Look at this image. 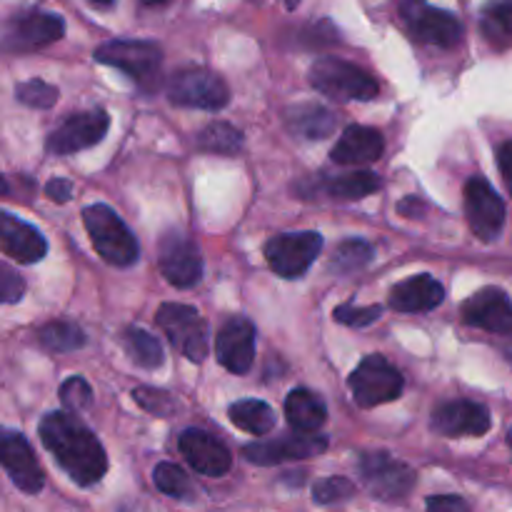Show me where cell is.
Here are the masks:
<instances>
[{"label": "cell", "mask_w": 512, "mask_h": 512, "mask_svg": "<svg viewBox=\"0 0 512 512\" xmlns=\"http://www.w3.org/2000/svg\"><path fill=\"white\" fill-rule=\"evenodd\" d=\"M40 440L60 468L78 485L88 488L108 473V455L93 430L73 413H48L40 420Z\"/></svg>", "instance_id": "1"}, {"label": "cell", "mask_w": 512, "mask_h": 512, "mask_svg": "<svg viewBox=\"0 0 512 512\" xmlns=\"http://www.w3.org/2000/svg\"><path fill=\"white\" fill-rule=\"evenodd\" d=\"M83 223L105 263L115 265V268H130L133 263H138V240L113 208L103 203L88 205L83 210Z\"/></svg>", "instance_id": "2"}, {"label": "cell", "mask_w": 512, "mask_h": 512, "mask_svg": "<svg viewBox=\"0 0 512 512\" xmlns=\"http://www.w3.org/2000/svg\"><path fill=\"white\" fill-rule=\"evenodd\" d=\"M93 55L98 63L123 70L143 90L158 85L163 50L150 40H108V43L98 45Z\"/></svg>", "instance_id": "3"}, {"label": "cell", "mask_w": 512, "mask_h": 512, "mask_svg": "<svg viewBox=\"0 0 512 512\" xmlns=\"http://www.w3.org/2000/svg\"><path fill=\"white\" fill-rule=\"evenodd\" d=\"M310 83L333 100H373L380 93L378 80L358 65L340 58H318L310 68Z\"/></svg>", "instance_id": "4"}, {"label": "cell", "mask_w": 512, "mask_h": 512, "mask_svg": "<svg viewBox=\"0 0 512 512\" xmlns=\"http://www.w3.org/2000/svg\"><path fill=\"white\" fill-rule=\"evenodd\" d=\"M160 330L168 335L170 345L178 353H183L190 363H203L210 353V333L208 323L200 318V313L190 305L165 303L155 313Z\"/></svg>", "instance_id": "5"}, {"label": "cell", "mask_w": 512, "mask_h": 512, "mask_svg": "<svg viewBox=\"0 0 512 512\" xmlns=\"http://www.w3.org/2000/svg\"><path fill=\"white\" fill-rule=\"evenodd\" d=\"M65 23L60 15L43 10H25L0 25V50L3 53H33L63 38Z\"/></svg>", "instance_id": "6"}, {"label": "cell", "mask_w": 512, "mask_h": 512, "mask_svg": "<svg viewBox=\"0 0 512 512\" xmlns=\"http://www.w3.org/2000/svg\"><path fill=\"white\" fill-rule=\"evenodd\" d=\"M168 98L180 108L220 110L228 105V83L208 68H180L168 80Z\"/></svg>", "instance_id": "7"}, {"label": "cell", "mask_w": 512, "mask_h": 512, "mask_svg": "<svg viewBox=\"0 0 512 512\" xmlns=\"http://www.w3.org/2000/svg\"><path fill=\"white\" fill-rule=\"evenodd\" d=\"M405 380L395 365H390L383 355H368L360 360L358 368L350 375V390L360 408L393 403L403 395Z\"/></svg>", "instance_id": "8"}, {"label": "cell", "mask_w": 512, "mask_h": 512, "mask_svg": "<svg viewBox=\"0 0 512 512\" xmlns=\"http://www.w3.org/2000/svg\"><path fill=\"white\" fill-rule=\"evenodd\" d=\"M400 15L413 38L425 45L455 48L463 40V23L448 10L433 8L428 0H403Z\"/></svg>", "instance_id": "9"}, {"label": "cell", "mask_w": 512, "mask_h": 512, "mask_svg": "<svg viewBox=\"0 0 512 512\" xmlns=\"http://www.w3.org/2000/svg\"><path fill=\"white\" fill-rule=\"evenodd\" d=\"M323 250V235L315 230L305 233H283L278 238L268 240L265 245V260L280 278H303L310 265Z\"/></svg>", "instance_id": "10"}, {"label": "cell", "mask_w": 512, "mask_h": 512, "mask_svg": "<svg viewBox=\"0 0 512 512\" xmlns=\"http://www.w3.org/2000/svg\"><path fill=\"white\" fill-rule=\"evenodd\" d=\"M465 215H468L470 230L485 243L498 240L505 228V203L493 185L485 178L475 175L465 183Z\"/></svg>", "instance_id": "11"}, {"label": "cell", "mask_w": 512, "mask_h": 512, "mask_svg": "<svg viewBox=\"0 0 512 512\" xmlns=\"http://www.w3.org/2000/svg\"><path fill=\"white\" fill-rule=\"evenodd\" d=\"M110 128V115L103 108L83 110V113H73L65 118L53 133L48 135V153L53 155H70L78 150L93 148L105 138Z\"/></svg>", "instance_id": "12"}, {"label": "cell", "mask_w": 512, "mask_h": 512, "mask_svg": "<svg viewBox=\"0 0 512 512\" xmlns=\"http://www.w3.org/2000/svg\"><path fill=\"white\" fill-rule=\"evenodd\" d=\"M158 268L163 278L175 288H193L203 275V258H200L198 245L188 235L170 230L160 240Z\"/></svg>", "instance_id": "13"}, {"label": "cell", "mask_w": 512, "mask_h": 512, "mask_svg": "<svg viewBox=\"0 0 512 512\" xmlns=\"http://www.w3.org/2000/svg\"><path fill=\"white\" fill-rule=\"evenodd\" d=\"M360 478L380 500H403L415 485L413 468L388 453H365L360 458Z\"/></svg>", "instance_id": "14"}, {"label": "cell", "mask_w": 512, "mask_h": 512, "mask_svg": "<svg viewBox=\"0 0 512 512\" xmlns=\"http://www.w3.org/2000/svg\"><path fill=\"white\" fill-rule=\"evenodd\" d=\"M0 465L10 475L15 488H20L23 493L35 495L43 490L45 475L40 470L38 458L25 435H20L18 430L0 428Z\"/></svg>", "instance_id": "15"}, {"label": "cell", "mask_w": 512, "mask_h": 512, "mask_svg": "<svg viewBox=\"0 0 512 512\" xmlns=\"http://www.w3.org/2000/svg\"><path fill=\"white\" fill-rule=\"evenodd\" d=\"M325 448H328V438L295 430V435H283V438L265 440V443L245 445L243 458L255 465H278L288 463V460L315 458V455L325 453Z\"/></svg>", "instance_id": "16"}, {"label": "cell", "mask_w": 512, "mask_h": 512, "mask_svg": "<svg viewBox=\"0 0 512 512\" xmlns=\"http://www.w3.org/2000/svg\"><path fill=\"white\" fill-rule=\"evenodd\" d=\"M215 355L230 373H248L255 360V325L243 315L230 318L215 335Z\"/></svg>", "instance_id": "17"}, {"label": "cell", "mask_w": 512, "mask_h": 512, "mask_svg": "<svg viewBox=\"0 0 512 512\" xmlns=\"http://www.w3.org/2000/svg\"><path fill=\"white\" fill-rule=\"evenodd\" d=\"M463 320L495 335H512V300L505 290L483 288L463 303Z\"/></svg>", "instance_id": "18"}, {"label": "cell", "mask_w": 512, "mask_h": 512, "mask_svg": "<svg viewBox=\"0 0 512 512\" xmlns=\"http://www.w3.org/2000/svg\"><path fill=\"white\" fill-rule=\"evenodd\" d=\"M178 448L183 453V458L188 460L190 468L200 475H208V478H220L233 465L230 450L218 438L205 433V430H185L178 440Z\"/></svg>", "instance_id": "19"}, {"label": "cell", "mask_w": 512, "mask_h": 512, "mask_svg": "<svg viewBox=\"0 0 512 512\" xmlns=\"http://www.w3.org/2000/svg\"><path fill=\"white\" fill-rule=\"evenodd\" d=\"M493 425L490 413L485 405L473 403V400H453L433 413V430L445 435V438H465V435H485Z\"/></svg>", "instance_id": "20"}, {"label": "cell", "mask_w": 512, "mask_h": 512, "mask_svg": "<svg viewBox=\"0 0 512 512\" xmlns=\"http://www.w3.org/2000/svg\"><path fill=\"white\" fill-rule=\"evenodd\" d=\"M0 250H3L8 258H13L15 263L33 265L45 258L48 243H45L40 230H35L33 225H28L25 220L0 210Z\"/></svg>", "instance_id": "21"}, {"label": "cell", "mask_w": 512, "mask_h": 512, "mask_svg": "<svg viewBox=\"0 0 512 512\" xmlns=\"http://www.w3.org/2000/svg\"><path fill=\"white\" fill-rule=\"evenodd\" d=\"M445 298V288L433 275H413L390 290V308L398 313H430Z\"/></svg>", "instance_id": "22"}, {"label": "cell", "mask_w": 512, "mask_h": 512, "mask_svg": "<svg viewBox=\"0 0 512 512\" xmlns=\"http://www.w3.org/2000/svg\"><path fill=\"white\" fill-rule=\"evenodd\" d=\"M383 150L385 140L380 130L368 128V125H350L335 143L330 158L338 165H368L375 163L383 155Z\"/></svg>", "instance_id": "23"}, {"label": "cell", "mask_w": 512, "mask_h": 512, "mask_svg": "<svg viewBox=\"0 0 512 512\" xmlns=\"http://www.w3.org/2000/svg\"><path fill=\"white\" fill-rule=\"evenodd\" d=\"M285 418L298 433H318L328 420V408L313 390H290L285 398Z\"/></svg>", "instance_id": "24"}, {"label": "cell", "mask_w": 512, "mask_h": 512, "mask_svg": "<svg viewBox=\"0 0 512 512\" xmlns=\"http://www.w3.org/2000/svg\"><path fill=\"white\" fill-rule=\"evenodd\" d=\"M285 125L293 135L305 140H323L333 135L335 115L315 103H300L285 110Z\"/></svg>", "instance_id": "25"}, {"label": "cell", "mask_w": 512, "mask_h": 512, "mask_svg": "<svg viewBox=\"0 0 512 512\" xmlns=\"http://www.w3.org/2000/svg\"><path fill=\"white\" fill-rule=\"evenodd\" d=\"M233 425L250 435H268L275 428V413L263 400H238L228 410Z\"/></svg>", "instance_id": "26"}, {"label": "cell", "mask_w": 512, "mask_h": 512, "mask_svg": "<svg viewBox=\"0 0 512 512\" xmlns=\"http://www.w3.org/2000/svg\"><path fill=\"white\" fill-rule=\"evenodd\" d=\"M380 178L370 170H355V173H345L338 175V178H330L325 183V190L328 195L340 200H360V198H368L373 195L375 190H380Z\"/></svg>", "instance_id": "27"}, {"label": "cell", "mask_w": 512, "mask_h": 512, "mask_svg": "<svg viewBox=\"0 0 512 512\" xmlns=\"http://www.w3.org/2000/svg\"><path fill=\"white\" fill-rule=\"evenodd\" d=\"M123 345L130 358H133V363H138L140 368L155 370L163 365V345L148 330L128 328L123 335Z\"/></svg>", "instance_id": "28"}, {"label": "cell", "mask_w": 512, "mask_h": 512, "mask_svg": "<svg viewBox=\"0 0 512 512\" xmlns=\"http://www.w3.org/2000/svg\"><path fill=\"white\" fill-rule=\"evenodd\" d=\"M38 340L50 353H73L85 345V333L80 330V325L53 320L38 330Z\"/></svg>", "instance_id": "29"}, {"label": "cell", "mask_w": 512, "mask_h": 512, "mask_svg": "<svg viewBox=\"0 0 512 512\" xmlns=\"http://www.w3.org/2000/svg\"><path fill=\"white\" fill-rule=\"evenodd\" d=\"M483 33L490 43L508 45L512 40V0H490L483 8Z\"/></svg>", "instance_id": "30"}, {"label": "cell", "mask_w": 512, "mask_h": 512, "mask_svg": "<svg viewBox=\"0 0 512 512\" xmlns=\"http://www.w3.org/2000/svg\"><path fill=\"white\" fill-rule=\"evenodd\" d=\"M243 133L230 123H210L203 133L198 135V145L208 153L235 155L243 150Z\"/></svg>", "instance_id": "31"}, {"label": "cell", "mask_w": 512, "mask_h": 512, "mask_svg": "<svg viewBox=\"0 0 512 512\" xmlns=\"http://www.w3.org/2000/svg\"><path fill=\"white\" fill-rule=\"evenodd\" d=\"M373 260V248L365 240H345L335 250V258L330 260V268L340 275H350L363 270Z\"/></svg>", "instance_id": "32"}, {"label": "cell", "mask_w": 512, "mask_h": 512, "mask_svg": "<svg viewBox=\"0 0 512 512\" xmlns=\"http://www.w3.org/2000/svg\"><path fill=\"white\" fill-rule=\"evenodd\" d=\"M155 485H158L160 493L170 495V498H190L193 495V485H190V478L185 475V470L180 465L173 463H160L153 473Z\"/></svg>", "instance_id": "33"}, {"label": "cell", "mask_w": 512, "mask_h": 512, "mask_svg": "<svg viewBox=\"0 0 512 512\" xmlns=\"http://www.w3.org/2000/svg\"><path fill=\"white\" fill-rule=\"evenodd\" d=\"M15 98H18L23 105H28V108L45 110V108H53L55 100H58V88L45 83V80L33 78L15 85Z\"/></svg>", "instance_id": "34"}, {"label": "cell", "mask_w": 512, "mask_h": 512, "mask_svg": "<svg viewBox=\"0 0 512 512\" xmlns=\"http://www.w3.org/2000/svg\"><path fill=\"white\" fill-rule=\"evenodd\" d=\"M355 485L348 478H323L315 483L313 488V500L320 505H333L340 500L353 498Z\"/></svg>", "instance_id": "35"}, {"label": "cell", "mask_w": 512, "mask_h": 512, "mask_svg": "<svg viewBox=\"0 0 512 512\" xmlns=\"http://www.w3.org/2000/svg\"><path fill=\"white\" fill-rule=\"evenodd\" d=\"M60 400H63V405L68 410L80 413V410H85L90 403H93V390H90L88 380L73 375V378H68L63 385H60Z\"/></svg>", "instance_id": "36"}, {"label": "cell", "mask_w": 512, "mask_h": 512, "mask_svg": "<svg viewBox=\"0 0 512 512\" xmlns=\"http://www.w3.org/2000/svg\"><path fill=\"white\" fill-rule=\"evenodd\" d=\"M133 398L140 408L148 410V413H153V415H168V413H173V408H175L173 395L165 393V390L135 388Z\"/></svg>", "instance_id": "37"}, {"label": "cell", "mask_w": 512, "mask_h": 512, "mask_svg": "<svg viewBox=\"0 0 512 512\" xmlns=\"http://www.w3.org/2000/svg\"><path fill=\"white\" fill-rule=\"evenodd\" d=\"M380 313H383V308H380V305H368V308L340 305V308H335L333 318L338 320V323L350 325V328H365V325L375 323V320L380 318Z\"/></svg>", "instance_id": "38"}, {"label": "cell", "mask_w": 512, "mask_h": 512, "mask_svg": "<svg viewBox=\"0 0 512 512\" xmlns=\"http://www.w3.org/2000/svg\"><path fill=\"white\" fill-rule=\"evenodd\" d=\"M25 295V280L10 265L0 263V303H18Z\"/></svg>", "instance_id": "39"}, {"label": "cell", "mask_w": 512, "mask_h": 512, "mask_svg": "<svg viewBox=\"0 0 512 512\" xmlns=\"http://www.w3.org/2000/svg\"><path fill=\"white\" fill-rule=\"evenodd\" d=\"M428 512H470V505L458 495H435L428 498Z\"/></svg>", "instance_id": "40"}, {"label": "cell", "mask_w": 512, "mask_h": 512, "mask_svg": "<svg viewBox=\"0 0 512 512\" xmlns=\"http://www.w3.org/2000/svg\"><path fill=\"white\" fill-rule=\"evenodd\" d=\"M45 195H48L50 200H55V203H68L70 195H73V183L65 178L50 180V183L45 185Z\"/></svg>", "instance_id": "41"}, {"label": "cell", "mask_w": 512, "mask_h": 512, "mask_svg": "<svg viewBox=\"0 0 512 512\" xmlns=\"http://www.w3.org/2000/svg\"><path fill=\"white\" fill-rule=\"evenodd\" d=\"M498 168L505 180V188H508V193L512 195V140L498 148Z\"/></svg>", "instance_id": "42"}, {"label": "cell", "mask_w": 512, "mask_h": 512, "mask_svg": "<svg viewBox=\"0 0 512 512\" xmlns=\"http://www.w3.org/2000/svg\"><path fill=\"white\" fill-rule=\"evenodd\" d=\"M10 193V185L8 180H5V175H0V198H5V195Z\"/></svg>", "instance_id": "43"}, {"label": "cell", "mask_w": 512, "mask_h": 512, "mask_svg": "<svg viewBox=\"0 0 512 512\" xmlns=\"http://www.w3.org/2000/svg\"><path fill=\"white\" fill-rule=\"evenodd\" d=\"M93 5H98V8H110V5L115 3V0H90Z\"/></svg>", "instance_id": "44"}, {"label": "cell", "mask_w": 512, "mask_h": 512, "mask_svg": "<svg viewBox=\"0 0 512 512\" xmlns=\"http://www.w3.org/2000/svg\"><path fill=\"white\" fill-rule=\"evenodd\" d=\"M298 3H300V0H285V5H288V10L298 8Z\"/></svg>", "instance_id": "45"}, {"label": "cell", "mask_w": 512, "mask_h": 512, "mask_svg": "<svg viewBox=\"0 0 512 512\" xmlns=\"http://www.w3.org/2000/svg\"><path fill=\"white\" fill-rule=\"evenodd\" d=\"M145 5H163V3H168V0H143Z\"/></svg>", "instance_id": "46"}, {"label": "cell", "mask_w": 512, "mask_h": 512, "mask_svg": "<svg viewBox=\"0 0 512 512\" xmlns=\"http://www.w3.org/2000/svg\"><path fill=\"white\" fill-rule=\"evenodd\" d=\"M508 443H510V448H512V430H510V435H508Z\"/></svg>", "instance_id": "47"}, {"label": "cell", "mask_w": 512, "mask_h": 512, "mask_svg": "<svg viewBox=\"0 0 512 512\" xmlns=\"http://www.w3.org/2000/svg\"><path fill=\"white\" fill-rule=\"evenodd\" d=\"M508 358L512 360V348H508Z\"/></svg>", "instance_id": "48"}]
</instances>
